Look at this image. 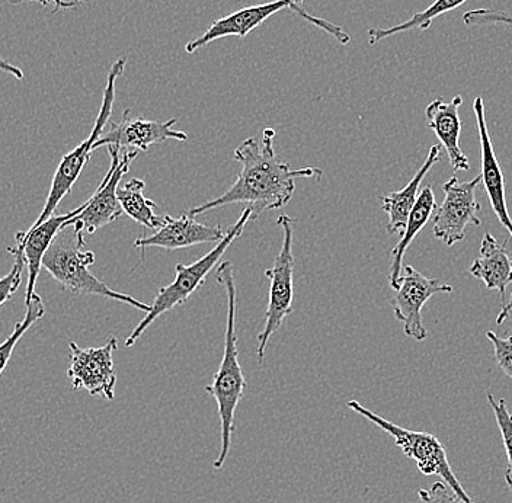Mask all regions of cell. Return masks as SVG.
Instances as JSON below:
<instances>
[{"label":"cell","mask_w":512,"mask_h":503,"mask_svg":"<svg viewBox=\"0 0 512 503\" xmlns=\"http://www.w3.org/2000/svg\"><path fill=\"white\" fill-rule=\"evenodd\" d=\"M219 284L226 291L227 322L224 352L219 370L214 374L213 383L206 386V392L216 400L219 409L220 429H222V445L213 467L223 469L232 448L233 432H235V416L240 399L246 389V378L243 376L239 362L238 335H236V284L235 268L230 261H224L216 271Z\"/></svg>","instance_id":"cell-2"},{"label":"cell","mask_w":512,"mask_h":503,"mask_svg":"<svg viewBox=\"0 0 512 503\" xmlns=\"http://www.w3.org/2000/svg\"><path fill=\"white\" fill-rule=\"evenodd\" d=\"M251 220V211L245 208L242 214H240L239 220L226 230V235L214 246L213 251L208 252L203 258L192 262L190 265L176 264L174 283L160 288L155 300H153L152 306H150L149 312L146 313L142 322H139V325L134 328V331L126 339L127 348L136 344L137 339L147 331L149 326H152V323L156 322V319H159L165 313L171 312L176 306H182V304L187 303L192 294L201 285L206 283L208 274L219 264L220 259L223 258L229 246L242 236L246 224Z\"/></svg>","instance_id":"cell-3"},{"label":"cell","mask_w":512,"mask_h":503,"mask_svg":"<svg viewBox=\"0 0 512 503\" xmlns=\"http://www.w3.org/2000/svg\"><path fill=\"white\" fill-rule=\"evenodd\" d=\"M489 341L494 345L495 361L499 370L512 381V335L507 338H499L496 333L486 332Z\"/></svg>","instance_id":"cell-27"},{"label":"cell","mask_w":512,"mask_h":503,"mask_svg":"<svg viewBox=\"0 0 512 503\" xmlns=\"http://www.w3.org/2000/svg\"><path fill=\"white\" fill-rule=\"evenodd\" d=\"M512 315V293L510 296V299H508L507 303L504 304V307H502L501 312H499L498 317H496V323L498 325H504L505 322H507L508 319H510Z\"/></svg>","instance_id":"cell-31"},{"label":"cell","mask_w":512,"mask_h":503,"mask_svg":"<svg viewBox=\"0 0 512 503\" xmlns=\"http://www.w3.org/2000/svg\"><path fill=\"white\" fill-rule=\"evenodd\" d=\"M462 105V95H456L451 101L437 98L425 110L428 127L434 131L435 136L440 140V146L446 150L454 172L469 171L470 169L469 159L460 147L462 120H460L459 111Z\"/></svg>","instance_id":"cell-17"},{"label":"cell","mask_w":512,"mask_h":503,"mask_svg":"<svg viewBox=\"0 0 512 503\" xmlns=\"http://www.w3.org/2000/svg\"><path fill=\"white\" fill-rule=\"evenodd\" d=\"M418 496L422 503H466L444 482L434 483L430 489L418 490Z\"/></svg>","instance_id":"cell-28"},{"label":"cell","mask_w":512,"mask_h":503,"mask_svg":"<svg viewBox=\"0 0 512 503\" xmlns=\"http://www.w3.org/2000/svg\"><path fill=\"white\" fill-rule=\"evenodd\" d=\"M473 112L476 115L480 140V184L485 188L489 203H491L499 223L507 229L512 237V220L508 213L504 173L496 159L488 126H486L485 102L480 96L473 102Z\"/></svg>","instance_id":"cell-15"},{"label":"cell","mask_w":512,"mask_h":503,"mask_svg":"<svg viewBox=\"0 0 512 503\" xmlns=\"http://www.w3.org/2000/svg\"><path fill=\"white\" fill-rule=\"evenodd\" d=\"M395 291L393 313L402 322L403 332L415 341H425L428 331L422 322V309L437 294L453 293V287L441 283L437 278H427L411 265H406L405 274L400 275Z\"/></svg>","instance_id":"cell-12"},{"label":"cell","mask_w":512,"mask_h":503,"mask_svg":"<svg viewBox=\"0 0 512 503\" xmlns=\"http://www.w3.org/2000/svg\"><path fill=\"white\" fill-rule=\"evenodd\" d=\"M0 72L12 76V78L16 80L25 79L24 72H22L19 67H16L15 64L9 63L8 60L2 59V57H0Z\"/></svg>","instance_id":"cell-30"},{"label":"cell","mask_w":512,"mask_h":503,"mask_svg":"<svg viewBox=\"0 0 512 503\" xmlns=\"http://www.w3.org/2000/svg\"><path fill=\"white\" fill-rule=\"evenodd\" d=\"M127 59L121 57L117 62L112 64L110 73H108L107 86H105L104 98H102L101 108H99L98 117L94 124L91 136L79 144L72 152L63 156L62 162L57 166L56 173H54L53 181H51L50 191H48L46 204H44L43 211H41L38 219L31 227L40 226L41 223L50 219L56 208L62 203L64 197L72 191L73 185L78 181L80 173L85 168L86 163L91 159L92 152H94V144L96 140L104 133L105 127L110 123L112 114V107L115 101V83L117 79L123 76L126 70Z\"/></svg>","instance_id":"cell-6"},{"label":"cell","mask_w":512,"mask_h":503,"mask_svg":"<svg viewBox=\"0 0 512 503\" xmlns=\"http://www.w3.org/2000/svg\"><path fill=\"white\" fill-rule=\"evenodd\" d=\"M176 118L168 121L147 120L131 114L130 110L124 111L123 117L118 123H112L110 130L101 134L94 150L99 147L112 146L120 152H147L149 147L176 140V142H188L185 131L175 130Z\"/></svg>","instance_id":"cell-13"},{"label":"cell","mask_w":512,"mask_h":503,"mask_svg":"<svg viewBox=\"0 0 512 503\" xmlns=\"http://www.w3.org/2000/svg\"><path fill=\"white\" fill-rule=\"evenodd\" d=\"M480 185V176L472 181L462 182L457 176L444 184L443 203L437 205L432 216V230L444 245L453 246L466 239L469 226H480V207L476 191Z\"/></svg>","instance_id":"cell-10"},{"label":"cell","mask_w":512,"mask_h":503,"mask_svg":"<svg viewBox=\"0 0 512 503\" xmlns=\"http://www.w3.org/2000/svg\"><path fill=\"white\" fill-rule=\"evenodd\" d=\"M80 211H69L66 214H53L50 219L41 223L40 226L30 227L24 232L16 233L15 248L19 249L24 255L25 265L28 268L27 293H25V304H30L35 294V285H37L38 275L43 268V259L54 239L62 230L66 229V221L75 217Z\"/></svg>","instance_id":"cell-16"},{"label":"cell","mask_w":512,"mask_h":503,"mask_svg":"<svg viewBox=\"0 0 512 503\" xmlns=\"http://www.w3.org/2000/svg\"><path fill=\"white\" fill-rule=\"evenodd\" d=\"M435 208H437V201H435L434 191H432L430 185H427L419 192L418 200H416L414 208L409 214V219L406 221L400 240L396 243L392 255H390L389 284L393 290L398 288L399 278L402 275L403 256H405L406 251L414 242L415 237L419 235V232L430 223Z\"/></svg>","instance_id":"cell-20"},{"label":"cell","mask_w":512,"mask_h":503,"mask_svg":"<svg viewBox=\"0 0 512 503\" xmlns=\"http://www.w3.org/2000/svg\"><path fill=\"white\" fill-rule=\"evenodd\" d=\"M144 188H146V184L142 179L131 178L126 184L118 187V201L123 208V213L127 214L131 220L156 232L165 221V216L155 213L158 204L144 197Z\"/></svg>","instance_id":"cell-21"},{"label":"cell","mask_w":512,"mask_h":503,"mask_svg":"<svg viewBox=\"0 0 512 503\" xmlns=\"http://www.w3.org/2000/svg\"><path fill=\"white\" fill-rule=\"evenodd\" d=\"M85 242L75 236V240L70 242L66 237L57 235L53 245L50 246L43 259V269L54 278L63 290L70 291L73 294H85V296H98L102 299L120 301V303L130 304L137 310L149 312V304L112 290L104 281L96 278L89 267L94 265L95 253L92 251H83Z\"/></svg>","instance_id":"cell-4"},{"label":"cell","mask_w":512,"mask_h":503,"mask_svg":"<svg viewBox=\"0 0 512 503\" xmlns=\"http://www.w3.org/2000/svg\"><path fill=\"white\" fill-rule=\"evenodd\" d=\"M504 245H499L491 233L483 236L478 258L470 267V274L476 280L482 281L488 290H495L505 299L507 287L512 283V259L505 251Z\"/></svg>","instance_id":"cell-19"},{"label":"cell","mask_w":512,"mask_h":503,"mask_svg":"<svg viewBox=\"0 0 512 503\" xmlns=\"http://www.w3.org/2000/svg\"><path fill=\"white\" fill-rule=\"evenodd\" d=\"M303 2L304 0H277V2L265 3V5L249 6V8L239 9V11L233 12V14L214 21L213 24L204 31V34H201L200 37L195 38V40L190 41V43L185 46V51H187L188 54L195 53V51L208 46V44L213 43V41L220 40V38H245L246 35L251 34L259 25L264 24L270 16L283 11V9H293L297 15L302 16L304 21L315 25V27H319L322 31L328 32V34H331L342 46L350 44V35L342 30L339 25L332 24V22L326 21V19L316 18V16L310 15L309 12L304 11L303 8H299Z\"/></svg>","instance_id":"cell-7"},{"label":"cell","mask_w":512,"mask_h":503,"mask_svg":"<svg viewBox=\"0 0 512 503\" xmlns=\"http://www.w3.org/2000/svg\"><path fill=\"white\" fill-rule=\"evenodd\" d=\"M69 346L67 378L73 392L85 389L91 396L114 400L117 373L112 355L118 348L117 338L108 339L107 344L98 348H80L76 342Z\"/></svg>","instance_id":"cell-11"},{"label":"cell","mask_w":512,"mask_h":503,"mask_svg":"<svg viewBox=\"0 0 512 503\" xmlns=\"http://www.w3.org/2000/svg\"><path fill=\"white\" fill-rule=\"evenodd\" d=\"M226 235V230L220 226H210L195 220L190 213L182 214L178 219L171 216H165L162 226L153 233L152 236L139 237L134 242V248H160L166 251H179V249L192 248L197 245H207V243H217Z\"/></svg>","instance_id":"cell-14"},{"label":"cell","mask_w":512,"mask_h":503,"mask_svg":"<svg viewBox=\"0 0 512 503\" xmlns=\"http://www.w3.org/2000/svg\"><path fill=\"white\" fill-rule=\"evenodd\" d=\"M44 315H46V306H44L40 294L35 293L30 304H27V312H25L24 319L16 323L14 332L0 344V378H2L6 368H8L9 361H11L18 342L21 341V338H24L25 333L30 331L38 320L43 319Z\"/></svg>","instance_id":"cell-23"},{"label":"cell","mask_w":512,"mask_h":503,"mask_svg":"<svg viewBox=\"0 0 512 503\" xmlns=\"http://www.w3.org/2000/svg\"><path fill=\"white\" fill-rule=\"evenodd\" d=\"M467 27H504L512 31V12L499 9H475L463 15Z\"/></svg>","instance_id":"cell-25"},{"label":"cell","mask_w":512,"mask_h":503,"mask_svg":"<svg viewBox=\"0 0 512 503\" xmlns=\"http://www.w3.org/2000/svg\"><path fill=\"white\" fill-rule=\"evenodd\" d=\"M278 226L283 230V245L275 256L274 264L265 271V277L271 281L270 294H268L267 312H265V325L258 335V362L265 360L268 342L271 336L283 326L284 320L293 312L294 301V252H293V224L290 216L278 217Z\"/></svg>","instance_id":"cell-8"},{"label":"cell","mask_w":512,"mask_h":503,"mask_svg":"<svg viewBox=\"0 0 512 503\" xmlns=\"http://www.w3.org/2000/svg\"><path fill=\"white\" fill-rule=\"evenodd\" d=\"M466 2L467 0H435L425 11L418 12V14L412 16L408 21L402 22V24L395 25V27L392 28H371V30L368 31V43H370V46H376L380 41L400 34V32L430 30L434 19L447 14V12L454 11V9L460 8V6L464 5Z\"/></svg>","instance_id":"cell-22"},{"label":"cell","mask_w":512,"mask_h":503,"mask_svg":"<svg viewBox=\"0 0 512 503\" xmlns=\"http://www.w3.org/2000/svg\"><path fill=\"white\" fill-rule=\"evenodd\" d=\"M488 403L494 410L496 424L501 431L502 441H504L505 453H507L508 467L505 470V482L512 492V415L508 410L507 403L504 399L496 400L492 393H488Z\"/></svg>","instance_id":"cell-24"},{"label":"cell","mask_w":512,"mask_h":503,"mask_svg":"<svg viewBox=\"0 0 512 503\" xmlns=\"http://www.w3.org/2000/svg\"><path fill=\"white\" fill-rule=\"evenodd\" d=\"M8 251L14 255L15 262L11 271L5 277L0 278V307L5 306L12 299L16 291H18L22 281V271L27 267L24 255H22L19 249L12 246V248H8Z\"/></svg>","instance_id":"cell-26"},{"label":"cell","mask_w":512,"mask_h":503,"mask_svg":"<svg viewBox=\"0 0 512 503\" xmlns=\"http://www.w3.org/2000/svg\"><path fill=\"white\" fill-rule=\"evenodd\" d=\"M274 139L275 131L265 128L261 143L251 137L240 144L233 155L242 166L235 184L214 200L191 208V216H201L224 205L243 204L256 220L267 211L286 207L296 191L297 179H322V169L291 168L275 152Z\"/></svg>","instance_id":"cell-1"},{"label":"cell","mask_w":512,"mask_h":503,"mask_svg":"<svg viewBox=\"0 0 512 503\" xmlns=\"http://www.w3.org/2000/svg\"><path fill=\"white\" fill-rule=\"evenodd\" d=\"M0 2H8L11 5H24V3H38V5L44 6H53V12L51 14H56L59 11H76L79 9L86 0H0Z\"/></svg>","instance_id":"cell-29"},{"label":"cell","mask_w":512,"mask_h":503,"mask_svg":"<svg viewBox=\"0 0 512 503\" xmlns=\"http://www.w3.org/2000/svg\"><path fill=\"white\" fill-rule=\"evenodd\" d=\"M108 152L111 166L104 181L96 188L95 194L85 204L80 205L79 213L64 224V227H73V235L79 240L85 239V235H94L112 221L120 220L124 214L118 201L117 189L139 153L120 152L112 146H108Z\"/></svg>","instance_id":"cell-9"},{"label":"cell","mask_w":512,"mask_h":503,"mask_svg":"<svg viewBox=\"0 0 512 503\" xmlns=\"http://www.w3.org/2000/svg\"><path fill=\"white\" fill-rule=\"evenodd\" d=\"M347 405L355 413L363 416L371 424L376 425L377 428L390 435L395 440V444L403 451V454L415 461L419 472L424 474V476H440L448 488L453 490L464 502L475 503L467 495L463 486L460 485L459 479H457L456 474L451 469L446 448L438 441L437 437L428 434V432L411 431V429L393 424V422L387 421V419L374 413L373 410L364 408L357 400H351Z\"/></svg>","instance_id":"cell-5"},{"label":"cell","mask_w":512,"mask_h":503,"mask_svg":"<svg viewBox=\"0 0 512 503\" xmlns=\"http://www.w3.org/2000/svg\"><path fill=\"white\" fill-rule=\"evenodd\" d=\"M441 152H443V147L440 144H434L430 153H428L427 159L422 163L419 171L415 173L414 178L408 182V185H405L399 191L390 192V194L380 197L382 210L389 217V223H387V233L389 235H402L409 214H411L412 208L418 200L419 192H421L422 181H424L428 172L434 168V165L440 162Z\"/></svg>","instance_id":"cell-18"}]
</instances>
